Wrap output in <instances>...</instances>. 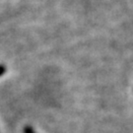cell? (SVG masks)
Listing matches in <instances>:
<instances>
[{
  "label": "cell",
  "mask_w": 133,
  "mask_h": 133,
  "mask_svg": "<svg viewBox=\"0 0 133 133\" xmlns=\"http://www.w3.org/2000/svg\"><path fill=\"white\" fill-rule=\"evenodd\" d=\"M4 72H5V67L2 66V65H0V76H1Z\"/></svg>",
  "instance_id": "cell-2"
},
{
  "label": "cell",
  "mask_w": 133,
  "mask_h": 133,
  "mask_svg": "<svg viewBox=\"0 0 133 133\" xmlns=\"http://www.w3.org/2000/svg\"><path fill=\"white\" fill-rule=\"evenodd\" d=\"M24 132L25 133H36L33 130V128H32V127H26V128H25V131H24Z\"/></svg>",
  "instance_id": "cell-1"
}]
</instances>
